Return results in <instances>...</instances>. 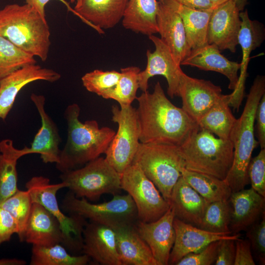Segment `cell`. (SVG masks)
<instances>
[{"instance_id":"6da1fadb","label":"cell","mask_w":265,"mask_h":265,"mask_svg":"<svg viewBox=\"0 0 265 265\" xmlns=\"http://www.w3.org/2000/svg\"><path fill=\"white\" fill-rule=\"evenodd\" d=\"M135 99L140 143L180 146L200 129L195 120L168 99L159 81L152 93L143 92Z\"/></svg>"},{"instance_id":"7a4b0ae2","label":"cell","mask_w":265,"mask_h":265,"mask_svg":"<svg viewBox=\"0 0 265 265\" xmlns=\"http://www.w3.org/2000/svg\"><path fill=\"white\" fill-rule=\"evenodd\" d=\"M80 112V106L74 103L68 105L64 113L67 138L55 164L61 173L81 167L105 154L116 133L111 128H100L95 120L82 122Z\"/></svg>"},{"instance_id":"3957f363","label":"cell","mask_w":265,"mask_h":265,"mask_svg":"<svg viewBox=\"0 0 265 265\" xmlns=\"http://www.w3.org/2000/svg\"><path fill=\"white\" fill-rule=\"evenodd\" d=\"M265 94V78L257 76L247 95L243 110L231 132L234 148L231 167L224 181L232 192L243 189L250 183L248 168L253 150L259 145L255 138V118L258 105Z\"/></svg>"},{"instance_id":"277c9868","label":"cell","mask_w":265,"mask_h":265,"mask_svg":"<svg viewBox=\"0 0 265 265\" xmlns=\"http://www.w3.org/2000/svg\"><path fill=\"white\" fill-rule=\"evenodd\" d=\"M0 36L42 61L48 57L51 42L47 20L27 4H10L0 10Z\"/></svg>"},{"instance_id":"5b68a950","label":"cell","mask_w":265,"mask_h":265,"mask_svg":"<svg viewBox=\"0 0 265 265\" xmlns=\"http://www.w3.org/2000/svg\"><path fill=\"white\" fill-rule=\"evenodd\" d=\"M179 147L186 169L225 179L233 159L230 139L216 138L200 128Z\"/></svg>"},{"instance_id":"8992f818","label":"cell","mask_w":265,"mask_h":265,"mask_svg":"<svg viewBox=\"0 0 265 265\" xmlns=\"http://www.w3.org/2000/svg\"><path fill=\"white\" fill-rule=\"evenodd\" d=\"M132 163L139 165L169 203L173 187L185 168L179 146L140 143Z\"/></svg>"},{"instance_id":"52a82bcc","label":"cell","mask_w":265,"mask_h":265,"mask_svg":"<svg viewBox=\"0 0 265 265\" xmlns=\"http://www.w3.org/2000/svg\"><path fill=\"white\" fill-rule=\"evenodd\" d=\"M60 178L76 197L91 201L105 194H119L122 190L121 174L101 157L81 167L61 173Z\"/></svg>"},{"instance_id":"ba28073f","label":"cell","mask_w":265,"mask_h":265,"mask_svg":"<svg viewBox=\"0 0 265 265\" xmlns=\"http://www.w3.org/2000/svg\"><path fill=\"white\" fill-rule=\"evenodd\" d=\"M62 209L70 214H76L90 222L115 229L133 225L138 220L135 205L127 194L113 195L109 201L99 204L89 202L85 198H77L68 192L63 200Z\"/></svg>"},{"instance_id":"9c48e42d","label":"cell","mask_w":265,"mask_h":265,"mask_svg":"<svg viewBox=\"0 0 265 265\" xmlns=\"http://www.w3.org/2000/svg\"><path fill=\"white\" fill-rule=\"evenodd\" d=\"M32 203H37L51 212L59 221L66 239V249L74 252L81 251L82 233L87 224L86 219L76 214L65 215L60 209L56 193L66 185L62 182L52 184L47 177L33 176L26 184Z\"/></svg>"},{"instance_id":"30bf717a","label":"cell","mask_w":265,"mask_h":265,"mask_svg":"<svg viewBox=\"0 0 265 265\" xmlns=\"http://www.w3.org/2000/svg\"><path fill=\"white\" fill-rule=\"evenodd\" d=\"M112 121L118 124L115 133L105 154L110 164L121 175L132 164L138 148L139 131L136 108L132 105L111 107Z\"/></svg>"},{"instance_id":"8fae6325","label":"cell","mask_w":265,"mask_h":265,"mask_svg":"<svg viewBox=\"0 0 265 265\" xmlns=\"http://www.w3.org/2000/svg\"><path fill=\"white\" fill-rule=\"evenodd\" d=\"M121 176V188L132 199L138 220L144 222L156 221L169 209V203L136 163L131 164Z\"/></svg>"},{"instance_id":"7c38bea8","label":"cell","mask_w":265,"mask_h":265,"mask_svg":"<svg viewBox=\"0 0 265 265\" xmlns=\"http://www.w3.org/2000/svg\"><path fill=\"white\" fill-rule=\"evenodd\" d=\"M148 37L154 43L155 50L153 52L147 51L146 68L138 75L139 88L142 92L147 91L149 80L155 76L161 75L167 80V92L170 97L179 96L180 75L183 72L181 65L175 61L170 49L160 38L155 35Z\"/></svg>"},{"instance_id":"4fadbf2b","label":"cell","mask_w":265,"mask_h":265,"mask_svg":"<svg viewBox=\"0 0 265 265\" xmlns=\"http://www.w3.org/2000/svg\"><path fill=\"white\" fill-rule=\"evenodd\" d=\"M239 13L233 0L214 7L209 23L208 44L215 45L220 50L235 53L241 25Z\"/></svg>"},{"instance_id":"5bb4252c","label":"cell","mask_w":265,"mask_h":265,"mask_svg":"<svg viewBox=\"0 0 265 265\" xmlns=\"http://www.w3.org/2000/svg\"><path fill=\"white\" fill-rule=\"evenodd\" d=\"M220 86L210 80L180 75L179 96L182 108L197 123L222 96Z\"/></svg>"},{"instance_id":"9a60e30c","label":"cell","mask_w":265,"mask_h":265,"mask_svg":"<svg viewBox=\"0 0 265 265\" xmlns=\"http://www.w3.org/2000/svg\"><path fill=\"white\" fill-rule=\"evenodd\" d=\"M61 75L56 71L36 64H28L12 72L0 80V119L4 121L21 90L37 80L53 82Z\"/></svg>"},{"instance_id":"2e32d148","label":"cell","mask_w":265,"mask_h":265,"mask_svg":"<svg viewBox=\"0 0 265 265\" xmlns=\"http://www.w3.org/2000/svg\"><path fill=\"white\" fill-rule=\"evenodd\" d=\"M175 239L171 251L169 265L176 264L188 254L197 252L212 242L223 239H238L240 234L210 232L176 217L173 221Z\"/></svg>"},{"instance_id":"e0dca14e","label":"cell","mask_w":265,"mask_h":265,"mask_svg":"<svg viewBox=\"0 0 265 265\" xmlns=\"http://www.w3.org/2000/svg\"><path fill=\"white\" fill-rule=\"evenodd\" d=\"M174 218V211L170 206L158 220L150 222L137 220L135 224L138 233L149 246L158 265H169L170 254L175 239Z\"/></svg>"},{"instance_id":"ac0fdd59","label":"cell","mask_w":265,"mask_h":265,"mask_svg":"<svg viewBox=\"0 0 265 265\" xmlns=\"http://www.w3.org/2000/svg\"><path fill=\"white\" fill-rule=\"evenodd\" d=\"M21 241L45 246L61 244L66 248V239L59 221L37 203H32Z\"/></svg>"},{"instance_id":"d6986e66","label":"cell","mask_w":265,"mask_h":265,"mask_svg":"<svg viewBox=\"0 0 265 265\" xmlns=\"http://www.w3.org/2000/svg\"><path fill=\"white\" fill-rule=\"evenodd\" d=\"M30 99L40 116L41 126L30 147L24 148L26 155L38 154L43 162L57 163L59 160L61 141L58 128L45 109L44 96L32 93Z\"/></svg>"},{"instance_id":"ffe728a7","label":"cell","mask_w":265,"mask_h":265,"mask_svg":"<svg viewBox=\"0 0 265 265\" xmlns=\"http://www.w3.org/2000/svg\"><path fill=\"white\" fill-rule=\"evenodd\" d=\"M82 237L83 254L100 265H122L114 229L90 221L84 227Z\"/></svg>"},{"instance_id":"44dd1931","label":"cell","mask_w":265,"mask_h":265,"mask_svg":"<svg viewBox=\"0 0 265 265\" xmlns=\"http://www.w3.org/2000/svg\"><path fill=\"white\" fill-rule=\"evenodd\" d=\"M159 2L157 23L160 39L170 49L180 65L191 49L186 39L182 19L167 0Z\"/></svg>"},{"instance_id":"7402d4cb","label":"cell","mask_w":265,"mask_h":265,"mask_svg":"<svg viewBox=\"0 0 265 265\" xmlns=\"http://www.w3.org/2000/svg\"><path fill=\"white\" fill-rule=\"evenodd\" d=\"M230 230L232 234L246 230L265 213V197L252 187L232 192Z\"/></svg>"},{"instance_id":"603a6c76","label":"cell","mask_w":265,"mask_h":265,"mask_svg":"<svg viewBox=\"0 0 265 265\" xmlns=\"http://www.w3.org/2000/svg\"><path fill=\"white\" fill-rule=\"evenodd\" d=\"M181 65L190 66L205 71L219 73L229 80V89L234 91L237 87L240 63L227 59L221 53L219 48L214 44H207L191 50L190 53L181 62Z\"/></svg>"},{"instance_id":"cb8c5ba5","label":"cell","mask_w":265,"mask_h":265,"mask_svg":"<svg viewBox=\"0 0 265 265\" xmlns=\"http://www.w3.org/2000/svg\"><path fill=\"white\" fill-rule=\"evenodd\" d=\"M241 25L238 38V44L242 50L240 74L237 88L232 92L230 106L238 110L244 96L245 82L247 76V69L252 51L259 47L263 41V33L259 25L251 20L247 10L239 13Z\"/></svg>"},{"instance_id":"d4e9b609","label":"cell","mask_w":265,"mask_h":265,"mask_svg":"<svg viewBox=\"0 0 265 265\" xmlns=\"http://www.w3.org/2000/svg\"><path fill=\"white\" fill-rule=\"evenodd\" d=\"M169 203L175 217L198 227L209 204L182 176L173 187Z\"/></svg>"},{"instance_id":"484cf974","label":"cell","mask_w":265,"mask_h":265,"mask_svg":"<svg viewBox=\"0 0 265 265\" xmlns=\"http://www.w3.org/2000/svg\"><path fill=\"white\" fill-rule=\"evenodd\" d=\"M128 1L82 0L80 5L74 9L83 22L102 33V29L112 28L122 20Z\"/></svg>"},{"instance_id":"4316f807","label":"cell","mask_w":265,"mask_h":265,"mask_svg":"<svg viewBox=\"0 0 265 265\" xmlns=\"http://www.w3.org/2000/svg\"><path fill=\"white\" fill-rule=\"evenodd\" d=\"M117 247L122 265H158L135 224L114 229Z\"/></svg>"},{"instance_id":"83f0119b","label":"cell","mask_w":265,"mask_h":265,"mask_svg":"<svg viewBox=\"0 0 265 265\" xmlns=\"http://www.w3.org/2000/svg\"><path fill=\"white\" fill-rule=\"evenodd\" d=\"M157 0H129L122 19L124 28L150 36L158 33Z\"/></svg>"},{"instance_id":"f1b7e54d","label":"cell","mask_w":265,"mask_h":265,"mask_svg":"<svg viewBox=\"0 0 265 265\" xmlns=\"http://www.w3.org/2000/svg\"><path fill=\"white\" fill-rule=\"evenodd\" d=\"M167 0L182 19L187 41L191 49L207 44L208 26L213 8L196 9L173 0Z\"/></svg>"},{"instance_id":"f546056e","label":"cell","mask_w":265,"mask_h":265,"mask_svg":"<svg viewBox=\"0 0 265 265\" xmlns=\"http://www.w3.org/2000/svg\"><path fill=\"white\" fill-rule=\"evenodd\" d=\"M25 156L23 149H18L13 141L5 139L0 141V204L18 190V160Z\"/></svg>"},{"instance_id":"4dcf8cb0","label":"cell","mask_w":265,"mask_h":265,"mask_svg":"<svg viewBox=\"0 0 265 265\" xmlns=\"http://www.w3.org/2000/svg\"><path fill=\"white\" fill-rule=\"evenodd\" d=\"M231 97V93L223 94L197 122L199 128L215 134L220 138L230 139L237 121L230 107Z\"/></svg>"},{"instance_id":"1f68e13d","label":"cell","mask_w":265,"mask_h":265,"mask_svg":"<svg viewBox=\"0 0 265 265\" xmlns=\"http://www.w3.org/2000/svg\"><path fill=\"white\" fill-rule=\"evenodd\" d=\"M182 176L209 204L229 199L232 192L224 180L211 175L184 168Z\"/></svg>"},{"instance_id":"d6a6232c","label":"cell","mask_w":265,"mask_h":265,"mask_svg":"<svg viewBox=\"0 0 265 265\" xmlns=\"http://www.w3.org/2000/svg\"><path fill=\"white\" fill-rule=\"evenodd\" d=\"M90 258L85 254H70L61 244L50 246L32 245L30 265H86Z\"/></svg>"},{"instance_id":"836d02e7","label":"cell","mask_w":265,"mask_h":265,"mask_svg":"<svg viewBox=\"0 0 265 265\" xmlns=\"http://www.w3.org/2000/svg\"><path fill=\"white\" fill-rule=\"evenodd\" d=\"M140 71L136 66L121 68V76L115 86L105 92L101 97L117 101L121 107L132 105L139 88L138 75Z\"/></svg>"},{"instance_id":"e575fe53","label":"cell","mask_w":265,"mask_h":265,"mask_svg":"<svg viewBox=\"0 0 265 265\" xmlns=\"http://www.w3.org/2000/svg\"><path fill=\"white\" fill-rule=\"evenodd\" d=\"M34 57L0 36V80L26 65L36 64Z\"/></svg>"},{"instance_id":"d590c367","label":"cell","mask_w":265,"mask_h":265,"mask_svg":"<svg viewBox=\"0 0 265 265\" xmlns=\"http://www.w3.org/2000/svg\"><path fill=\"white\" fill-rule=\"evenodd\" d=\"M231 210L229 199L209 203L198 227L212 232L232 234L230 230Z\"/></svg>"},{"instance_id":"8d00e7d4","label":"cell","mask_w":265,"mask_h":265,"mask_svg":"<svg viewBox=\"0 0 265 265\" xmlns=\"http://www.w3.org/2000/svg\"><path fill=\"white\" fill-rule=\"evenodd\" d=\"M32 201L28 191L18 189L0 204V208L7 211L15 219L21 241L31 209Z\"/></svg>"},{"instance_id":"74e56055","label":"cell","mask_w":265,"mask_h":265,"mask_svg":"<svg viewBox=\"0 0 265 265\" xmlns=\"http://www.w3.org/2000/svg\"><path fill=\"white\" fill-rule=\"evenodd\" d=\"M120 76L121 73L115 70L104 71L96 69L85 74L81 81L88 91L102 96L115 86Z\"/></svg>"},{"instance_id":"f35d334b","label":"cell","mask_w":265,"mask_h":265,"mask_svg":"<svg viewBox=\"0 0 265 265\" xmlns=\"http://www.w3.org/2000/svg\"><path fill=\"white\" fill-rule=\"evenodd\" d=\"M248 175L251 187L265 197V148L261 149L257 156L251 158Z\"/></svg>"},{"instance_id":"ab89813d","label":"cell","mask_w":265,"mask_h":265,"mask_svg":"<svg viewBox=\"0 0 265 265\" xmlns=\"http://www.w3.org/2000/svg\"><path fill=\"white\" fill-rule=\"evenodd\" d=\"M264 214L261 221H258L246 230V237L250 242L251 248L253 250L261 265L265 264V216Z\"/></svg>"},{"instance_id":"60d3db41","label":"cell","mask_w":265,"mask_h":265,"mask_svg":"<svg viewBox=\"0 0 265 265\" xmlns=\"http://www.w3.org/2000/svg\"><path fill=\"white\" fill-rule=\"evenodd\" d=\"M221 240L211 242L201 250L187 254L176 265H211L215 263Z\"/></svg>"},{"instance_id":"b9f144b4","label":"cell","mask_w":265,"mask_h":265,"mask_svg":"<svg viewBox=\"0 0 265 265\" xmlns=\"http://www.w3.org/2000/svg\"><path fill=\"white\" fill-rule=\"evenodd\" d=\"M235 240L232 238L220 240L214 265H234L236 254Z\"/></svg>"},{"instance_id":"7bdbcfd3","label":"cell","mask_w":265,"mask_h":265,"mask_svg":"<svg viewBox=\"0 0 265 265\" xmlns=\"http://www.w3.org/2000/svg\"><path fill=\"white\" fill-rule=\"evenodd\" d=\"M18 232L15 219L7 211L0 208V244L9 241Z\"/></svg>"},{"instance_id":"ee69618b","label":"cell","mask_w":265,"mask_h":265,"mask_svg":"<svg viewBox=\"0 0 265 265\" xmlns=\"http://www.w3.org/2000/svg\"><path fill=\"white\" fill-rule=\"evenodd\" d=\"M236 254L234 265H255L256 264L247 239L238 238L235 240Z\"/></svg>"},{"instance_id":"f6af8a7d","label":"cell","mask_w":265,"mask_h":265,"mask_svg":"<svg viewBox=\"0 0 265 265\" xmlns=\"http://www.w3.org/2000/svg\"><path fill=\"white\" fill-rule=\"evenodd\" d=\"M255 120L258 142L261 149L265 148V94L261 98L256 109Z\"/></svg>"},{"instance_id":"bcb514c9","label":"cell","mask_w":265,"mask_h":265,"mask_svg":"<svg viewBox=\"0 0 265 265\" xmlns=\"http://www.w3.org/2000/svg\"><path fill=\"white\" fill-rule=\"evenodd\" d=\"M27 4L36 10L42 17L46 20L45 14V6L52 0H25ZM62 2L67 7L68 9L77 15L74 9L72 8L69 4L65 0H57Z\"/></svg>"},{"instance_id":"7dc6e473","label":"cell","mask_w":265,"mask_h":265,"mask_svg":"<svg viewBox=\"0 0 265 265\" xmlns=\"http://www.w3.org/2000/svg\"><path fill=\"white\" fill-rule=\"evenodd\" d=\"M186 6L199 10L212 9L210 0H173Z\"/></svg>"},{"instance_id":"c3c4849f","label":"cell","mask_w":265,"mask_h":265,"mask_svg":"<svg viewBox=\"0 0 265 265\" xmlns=\"http://www.w3.org/2000/svg\"><path fill=\"white\" fill-rule=\"evenodd\" d=\"M26 262L18 259H1L0 265H25Z\"/></svg>"},{"instance_id":"681fc988","label":"cell","mask_w":265,"mask_h":265,"mask_svg":"<svg viewBox=\"0 0 265 265\" xmlns=\"http://www.w3.org/2000/svg\"><path fill=\"white\" fill-rule=\"evenodd\" d=\"M236 3L237 6L240 11L243 10V9L247 3V0H233Z\"/></svg>"},{"instance_id":"f907efd6","label":"cell","mask_w":265,"mask_h":265,"mask_svg":"<svg viewBox=\"0 0 265 265\" xmlns=\"http://www.w3.org/2000/svg\"><path fill=\"white\" fill-rule=\"evenodd\" d=\"M212 4L213 8L215 6L225 2L228 0H210Z\"/></svg>"},{"instance_id":"816d5d0a","label":"cell","mask_w":265,"mask_h":265,"mask_svg":"<svg viewBox=\"0 0 265 265\" xmlns=\"http://www.w3.org/2000/svg\"><path fill=\"white\" fill-rule=\"evenodd\" d=\"M82 0H76V4L74 9L78 8L81 4Z\"/></svg>"},{"instance_id":"f5cc1de1","label":"cell","mask_w":265,"mask_h":265,"mask_svg":"<svg viewBox=\"0 0 265 265\" xmlns=\"http://www.w3.org/2000/svg\"><path fill=\"white\" fill-rule=\"evenodd\" d=\"M75 0H71V2H75Z\"/></svg>"},{"instance_id":"db71d44e","label":"cell","mask_w":265,"mask_h":265,"mask_svg":"<svg viewBox=\"0 0 265 265\" xmlns=\"http://www.w3.org/2000/svg\"><path fill=\"white\" fill-rule=\"evenodd\" d=\"M164 0H159V2H161V1H164Z\"/></svg>"}]
</instances>
